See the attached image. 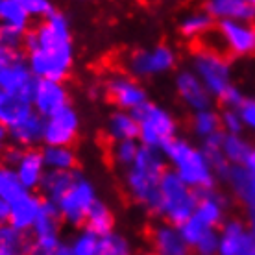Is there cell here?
Wrapping results in <instances>:
<instances>
[{
  "instance_id": "obj_6",
  "label": "cell",
  "mask_w": 255,
  "mask_h": 255,
  "mask_svg": "<svg viewBox=\"0 0 255 255\" xmlns=\"http://www.w3.org/2000/svg\"><path fill=\"white\" fill-rule=\"evenodd\" d=\"M137 122H139V140L140 146L152 148L163 152L176 137H179V124L178 119L168 108L155 102H148L137 113Z\"/></svg>"
},
{
  "instance_id": "obj_26",
  "label": "cell",
  "mask_w": 255,
  "mask_h": 255,
  "mask_svg": "<svg viewBox=\"0 0 255 255\" xmlns=\"http://www.w3.org/2000/svg\"><path fill=\"white\" fill-rule=\"evenodd\" d=\"M43 163L46 172H72L78 170V155L72 146H43Z\"/></svg>"
},
{
  "instance_id": "obj_31",
  "label": "cell",
  "mask_w": 255,
  "mask_h": 255,
  "mask_svg": "<svg viewBox=\"0 0 255 255\" xmlns=\"http://www.w3.org/2000/svg\"><path fill=\"white\" fill-rule=\"evenodd\" d=\"M252 144L243 135H226L222 139V155L231 166H243L252 152Z\"/></svg>"
},
{
  "instance_id": "obj_15",
  "label": "cell",
  "mask_w": 255,
  "mask_h": 255,
  "mask_svg": "<svg viewBox=\"0 0 255 255\" xmlns=\"http://www.w3.org/2000/svg\"><path fill=\"white\" fill-rule=\"evenodd\" d=\"M43 198L37 192L22 191L19 196L9 202V213H7V224L15 231L30 235L33 226L37 222L41 207H43Z\"/></svg>"
},
{
  "instance_id": "obj_19",
  "label": "cell",
  "mask_w": 255,
  "mask_h": 255,
  "mask_svg": "<svg viewBox=\"0 0 255 255\" xmlns=\"http://www.w3.org/2000/svg\"><path fill=\"white\" fill-rule=\"evenodd\" d=\"M215 19L255 24V0H209L204 7Z\"/></svg>"
},
{
  "instance_id": "obj_3",
  "label": "cell",
  "mask_w": 255,
  "mask_h": 255,
  "mask_svg": "<svg viewBox=\"0 0 255 255\" xmlns=\"http://www.w3.org/2000/svg\"><path fill=\"white\" fill-rule=\"evenodd\" d=\"M163 155L168 165V170H172L192 191H215L218 181L217 174L213 170L202 146L191 142V139L187 137H176L163 150Z\"/></svg>"
},
{
  "instance_id": "obj_36",
  "label": "cell",
  "mask_w": 255,
  "mask_h": 255,
  "mask_svg": "<svg viewBox=\"0 0 255 255\" xmlns=\"http://www.w3.org/2000/svg\"><path fill=\"white\" fill-rule=\"evenodd\" d=\"M67 244H69L72 255H98L100 237L95 235L93 231L82 228L72 235V239Z\"/></svg>"
},
{
  "instance_id": "obj_13",
  "label": "cell",
  "mask_w": 255,
  "mask_h": 255,
  "mask_svg": "<svg viewBox=\"0 0 255 255\" xmlns=\"http://www.w3.org/2000/svg\"><path fill=\"white\" fill-rule=\"evenodd\" d=\"M70 106V93L65 82L37 80L32 93V108L43 119L56 115L58 111Z\"/></svg>"
},
{
  "instance_id": "obj_40",
  "label": "cell",
  "mask_w": 255,
  "mask_h": 255,
  "mask_svg": "<svg viewBox=\"0 0 255 255\" xmlns=\"http://www.w3.org/2000/svg\"><path fill=\"white\" fill-rule=\"evenodd\" d=\"M191 250L192 255H218V230H209Z\"/></svg>"
},
{
  "instance_id": "obj_45",
  "label": "cell",
  "mask_w": 255,
  "mask_h": 255,
  "mask_svg": "<svg viewBox=\"0 0 255 255\" xmlns=\"http://www.w3.org/2000/svg\"><path fill=\"white\" fill-rule=\"evenodd\" d=\"M22 58H24L22 50H15V48H7V46L0 45V70L7 69L9 65L17 63Z\"/></svg>"
},
{
  "instance_id": "obj_49",
  "label": "cell",
  "mask_w": 255,
  "mask_h": 255,
  "mask_svg": "<svg viewBox=\"0 0 255 255\" xmlns=\"http://www.w3.org/2000/svg\"><path fill=\"white\" fill-rule=\"evenodd\" d=\"M241 255H255V237L250 235L248 243L244 246V250L241 252Z\"/></svg>"
},
{
  "instance_id": "obj_46",
  "label": "cell",
  "mask_w": 255,
  "mask_h": 255,
  "mask_svg": "<svg viewBox=\"0 0 255 255\" xmlns=\"http://www.w3.org/2000/svg\"><path fill=\"white\" fill-rule=\"evenodd\" d=\"M22 152L24 150H20V148H17V146H9L7 148V152L2 155V161H4V166H9V168H13V166L19 163V159H20V155H22Z\"/></svg>"
},
{
  "instance_id": "obj_33",
  "label": "cell",
  "mask_w": 255,
  "mask_h": 255,
  "mask_svg": "<svg viewBox=\"0 0 255 255\" xmlns=\"http://www.w3.org/2000/svg\"><path fill=\"white\" fill-rule=\"evenodd\" d=\"M98 255H133V244L121 231H109L100 237Z\"/></svg>"
},
{
  "instance_id": "obj_37",
  "label": "cell",
  "mask_w": 255,
  "mask_h": 255,
  "mask_svg": "<svg viewBox=\"0 0 255 255\" xmlns=\"http://www.w3.org/2000/svg\"><path fill=\"white\" fill-rule=\"evenodd\" d=\"M22 191H24V189L20 187L19 179H17V176L13 172V168L0 165V198L6 200L7 204H9V202L15 200Z\"/></svg>"
},
{
  "instance_id": "obj_48",
  "label": "cell",
  "mask_w": 255,
  "mask_h": 255,
  "mask_svg": "<svg viewBox=\"0 0 255 255\" xmlns=\"http://www.w3.org/2000/svg\"><path fill=\"white\" fill-rule=\"evenodd\" d=\"M7 213H9V205H7L6 200L0 198V226L7 224Z\"/></svg>"
},
{
  "instance_id": "obj_17",
  "label": "cell",
  "mask_w": 255,
  "mask_h": 255,
  "mask_svg": "<svg viewBox=\"0 0 255 255\" xmlns=\"http://www.w3.org/2000/svg\"><path fill=\"white\" fill-rule=\"evenodd\" d=\"M150 246L155 255H192L178 226L159 220L150 230Z\"/></svg>"
},
{
  "instance_id": "obj_22",
  "label": "cell",
  "mask_w": 255,
  "mask_h": 255,
  "mask_svg": "<svg viewBox=\"0 0 255 255\" xmlns=\"http://www.w3.org/2000/svg\"><path fill=\"white\" fill-rule=\"evenodd\" d=\"M230 187L231 194L244 209L255 211V174L246 166H231L228 178L224 179Z\"/></svg>"
},
{
  "instance_id": "obj_29",
  "label": "cell",
  "mask_w": 255,
  "mask_h": 255,
  "mask_svg": "<svg viewBox=\"0 0 255 255\" xmlns=\"http://www.w3.org/2000/svg\"><path fill=\"white\" fill-rule=\"evenodd\" d=\"M85 230L93 231L95 235L102 237L109 231L115 230V215L104 200H96L93 207L87 213V218H85V224H83Z\"/></svg>"
},
{
  "instance_id": "obj_47",
  "label": "cell",
  "mask_w": 255,
  "mask_h": 255,
  "mask_svg": "<svg viewBox=\"0 0 255 255\" xmlns=\"http://www.w3.org/2000/svg\"><path fill=\"white\" fill-rule=\"evenodd\" d=\"M11 146V137H9V129L4 124H0V157L7 152V148Z\"/></svg>"
},
{
  "instance_id": "obj_4",
  "label": "cell",
  "mask_w": 255,
  "mask_h": 255,
  "mask_svg": "<svg viewBox=\"0 0 255 255\" xmlns=\"http://www.w3.org/2000/svg\"><path fill=\"white\" fill-rule=\"evenodd\" d=\"M189 69L200 78L213 98L220 96L233 85V69L231 59L215 45H202L191 54Z\"/></svg>"
},
{
  "instance_id": "obj_27",
  "label": "cell",
  "mask_w": 255,
  "mask_h": 255,
  "mask_svg": "<svg viewBox=\"0 0 255 255\" xmlns=\"http://www.w3.org/2000/svg\"><path fill=\"white\" fill-rule=\"evenodd\" d=\"M78 172L80 170H72V172H46L45 179L41 183V198L45 202H50V204H58L59 198L63 196L65 192L69 191V187L74 183Z\"/></svg>"
},
{
  "instance_id": "obj_5",
  "label": "cell",
  "mask_w": 255,
  "mask_h": 255,
  "mask_svg": "<svg viewBox=\"0 0 255 255\" xmlns=\"http://www.w3.org/2000/svg\"><path fill=\"white\" fill-rule=\"evenodd\" d=\"M196 204L198 192L185 185L172 170H166L159 185V200H157L155 217H159L163 222L174 224L179 228L194 215Z\"/></svg>"
},
{
  "instance_id": "obj_24",
  "label": "cell",
  "mask_w": 255,
  "mask_h": 255,
  "mask_svg": "<svg viewBox=\"0 0 255 255\" xmlns=\"http://www.w3.org/2000/svg\"><path fill=\"white\" fill-rule=\"evenodd\" d=\"M106 137L111 142L137 140V137H139V122H137L135 113L115 109L106 121Z\"/></svg>"
},
{
  "instance_id": "obj_2",
  "label": "cell",
  "mask_w": 255,
  "mask_h": 255,
  "mask_svg": "<svg viewBox=\"0 0 255 255\" xmlns=\"http://www.w3.org/2000/svg\"><path fill=\"white\" fill-rule=\"evenodd\" d=\"M168 170L165 155L159 150L140 146L139 155L122 174L124 191L133 204L155 215L161 179Z\"/></svg>"
},
{
  "instance_id": "obj_30",
  "label": "cell",
  "mask_w": 255,
  "mask_h": 255,
  "mask_svg": "<svg viewBox=\"0 0 255 255\" xmlns=\"http://www.w3.org/2000/svg\"><path fill=\"white\" fill-rule=\"evenodd\" d=\"M191 131L198 140L204 142L213 135L220 133V113L213 108L196 111L191 115Z\"/></svg>"
},
{
  "instance_id": "obj_51",
  "label": "cell",
  "mask_w": 255,
  "mask_h": 255,
  "mask_svg": "<svg viewBox=\"0 0 255 255\" xmlns=\"http://www.w3.org/2000/svg\"><path fill=\"white\" fill-rule=\"evenodd\" d=\"M246 226H248L250 233L255 237V211H250L248 213V222H246Z\"/></svg>"
},
{
  "instance_id": "obj_35",
  "label": "cell",
  "mask_w": 255,
  "mask_h": 255,
  "mask_svg": "<svg viewBox=\"0 0 255 255\" xmlns=\"http://www.w3.org/2000/svg\"><path fill=\"white\" fill-rule=\"evenodd\" d=\"M32 246L30 235L15 231L9 226H2V252L13 255H28Z\"/></svg>"
},
{
  "instance_id": "obj_44",
  "label": "cell",
  "mask_w": 255,
  "mask_h": 255,
  "mask_svg": "<svg viewBox=\"0 0 255 255\" xmlns=\"http://www.w3.org/2000/svg\"><path fill=\"white\" fill-rule=\"evenodd\" d=\"M244 98H246V96L243 95V91L239 89L237 85H231L230 89L226 91L218 100L222 102L224 109H239L241 108V104L244 102Z\"/></svg>"
},
{
  "instance_id": "obj_56",
  "label": "cell",
  "mask_w": 255,
  "mask_h": 255,
  "mask_svg": "<svg viewBox=\"0 0 255 255\" xmlns=\"http://www.w3.org/2000/svg\"><path fill=\"white\" fill-rule=\"evenodd\" d=\"M2 96H4V93H2V89H0V100H2Z\"/></svg>"
},
{
  "instance_id": "obj_55",
  "label": "cell",
  "mask_w": 255,
  "mask_h": 255,
  "mask_svg": "<svg viewBox=\"0 0 255 255\" xmlns=\"http://www.w3.org/2000/svg\"><path fill=\"white\" fill-rule=\"evenodd\" d=\"M142 255H155V254H153L152 250H150V252H146V254H142Z\"/></svg>"
},
{
  "instance_id": "obj_20",
  "label": "cell",
  "mask_w": 255,
  "mask_h": 255,
  "mask_svg": "<svg viewBox=\"0 0 255 255\" xmlns=\"http://www.w3.org/2000/svg\"><path fill=\"white\" fill-rule=\"evenodd\" d=\"M13 172H15L20 187L24 191H39L46 174V166L43 163L41 150H24L19 163L13 166Z\"/></svg>"
},
{
  "instance_id": "obj_32",
  "label": "cell",
  "mask_w": 255,
  "mask_h": 255,
  "mask_svg": "<svg viewBox=\"0 0 255 255\" xmlns=\"http://www.w3.org/2000/svg\"><path fill=\"white\" fill-rule=\"evenodd\" d=\"M33 111L32 104L24 102V100H17V98H9V96H2L0 100V124L9 129L13 124L22 121L26 115H30Z\"/></svg>"
},
{
  "instance_id": "obj_16",
  "label": "cell",
  "mask_w": 255,
  "mask_h": 255,
  "mask_svg": "<svg viewBox=\"0 0 255 255\" xmlns=\"http://www.w3.org/2000/svg\"><path fill=\"white\" fill-rule=\"evenodd\" d=\"M35 83H37V78L33 76L24 58L9 65L7 69L0 70V89L9 98L32 104V93Z\"/></svg>"
},
{
  "instance_id": "obj_10",
  "label": "cell",
  "mask_w": 255,
  "mask_h": 255,
  "mask_svg": "<svg viewBox=\"0 0 255 255\" xmlns=\"http://www.w3.org/2000/svg\"><path fill=\"white\" fill-rule=\"evenodd\" d=\"M215 35L218 39V50L226 56L246 58L255 54V24L220 20L215 26Z\"/></svg>"
},
{
  "instance_id": "obj_50",
  "label": "cell",
  "mask_w": 255,
  "mask_h": 255,
  "mask_svg": "<svg viewBox=\"0 0 255 255\" xmlns=\"http://www.w3.org/2000/svg\"><path fill=\"white\" fill-rule=\"evenodd\" d=\"M244 166L248 168L250 172H254V174H255V146L252 148V152H250L248 159H246V163H244Z\"/></svg>"
},
{
  "instance_id": "obj_41",
  "label": "cell",
  "mask_w": 255,
  "mask_h": 255,
  "mask_svg": "<svg viewBox=\"0 0 255 255\" xmlns=\"http://www.w3.org/2000/svg\"><path fill=\"white\" fill-rule=\"evenodd\" d=\"M179 231H181V235H183V239H185V243L192 248V246L196 244L198 239L209 231V228L204 226V224L200 222V220H196L194 217H191L187 222H183L181 226H179Z\"/></svg>"
},
{
  "instance_id": "obj_25",
  "label": "cell",
  "mask_w": 255,
  "mask_h": 255,
  "mask_svg": "<svg viewBox=\"0 0 255 255\" xmlns=\"http://www.w3.org/2000/svg\"><path fill=\"white\" fill-rule=\"evenodd\" d=\"M215 19L205 9H191L179 19V33L189 41L207 37L211 32H215Z\"/></svg>"
},
{
  "instance_id": "obj_1",
  "label": "cell",
  "mask_w": 255,
  "mask_h": 255,
  "mask_svg": "<svg viewBox=\"0 0 255 255\" xmlns=\"http://www.w3.org/2000/svg\"><path fill=\"white\" fill-rule=\"evenodd\" d=\"M24 59L37 80L65 82L76 63V48L70 20L63 11H56L41 20L24 35Z\"/></svg>"
},
{
  "instance_id": "obj_21",
  "label": "cell",
  "mask_w": 255,
  "mask_h": 255,
  "mask_svg": "<svg viewBox=\"0 0 255 255\" xmlns=\"http://www.w3.org/2000/svg\"><path fill=\"white\" fill-rule=\"evenodd\" d=\"M43 133H45V119L35 111L9 128L11 144L20 150H37L39 144H43Z\"/></svg>"
},
{
  "instance_id": "obj_7",
  "label": "cell",
  "mask_w": 255,
  "mask_h": 255,
  "mask_svg": "<svg viewBox=\"0 0 255 255\" xmlns=\"http://www.w3.org/2000/svg\"><path fill=\"white\" fill-rule=\"evenodd\" d=\"M179 61L178 50L174 46L159 43L153 46L135 48L124 59V69L135 80H153V78L166 76L176 70Z\"/></svg>"
},
{
  "instance_id": "obj_14",
  "label": "cell",
  "mask_w": 255,
  "mask_h": 255,
  "mask_svg": "<svg viewBox=\"0 0 255 255\" xmlns=\"http://www.w3.org/2000/svg\"><path fill=\"white\" fill-rule=\"evenodd\" d=\"M174 89H176L179 102L183 104L191 113L213 108V96L191 69H179L176 72Z\"/></svg>"
},
{
  "instance_id": "obj_9",
  "label": "cell",
  "mask_w": 255,
  "mask_h": 255,
  "mask_svg": "<svg viewBox=\"0 0 255 255\" xmlns=\"http://www.w3.org/2000/svg\"><path fill=\"white\" fill-rule=\"evenodd\" d=\"M102 89L109 102L115 106V109L128 111V113H137L150 102L146 87L139 80L121 70H115L106 76Z\"/></svg>"
},
{
  "instance_id": "obj_54",
  "label": "cell",
  "mask_w": 255,
  "mask_h": 255,
  "mask_svg": "<svg viewBox=\"0 0 255 255\" xmlns=\"http://www.w3.org/2000/svg\"><path fill=\"white\" fill-rule=\"evenodd\" d=\"M0 255H13V254H7V252H2V250H0Z\"/></svg>"
},
{
  "instance_id": "obj_52",
  "label": "cell",
  "mask_w": 255,
  "mask_h": 255,
  "mask_svg": "<svg viewBox=\"0 0 255 255\" xmlns=\"http://www.w3.org/2000/svg\"><path fill=\"white\" fill-rule=\"evenodd\" d=\"M54 255H72V252H70V248H69V244L67 243H63L61 246H59L56 252H54Z\"/></svg>"
},
{
  "instance_id": "obj_28",
  "label": "cell",
  "mask_w": 255,
  "mask_h": 255,
  "mask_svg": "<svg viewBox=\"0 0 255 255\" xmlns=\"http://www.w3.org/2000/svg\"><path fill=\"white\" fill-rule=\"evenodd\" d=\"M0 24H6L22 33L32 30V19L26 11L22 0H0Z\"/></svg>"
},
{
  "instance_id": "obj_8",
  "label": "cell",
  "mask_w": 255,
  "mask_h": 255,
  "mask_svg": "<svg viewBox=\"0 0 255 255\" xmlns=\"http://www.w3.org/2000/svg\"><path fill=\"white\" fill-rule=\"evenodd\" d=\"M96 200H98V194H96L95 183L85 174L78 172L74 183L56 204L61 222L70 228H83L87 213Z\"/></svg>"
},
{
  "instance_id": "obj_11",
  "label": "cell",
  "mask_w": 255,
  "mask_h": 255,
  "mask_svg": "<svg viewBox=\"0 0 255 255\" xmlns=\"http://www.w3.org/2000/svg\"><path fill=\"white\" fill-rule=\"evenodd\" d=\"M61 226H63V222H61V217L58 213V207L50 202H43L37 222L33 226V230L30 231L32 248L46 252V254H54L63 244Z\"/></svg>"
},
{
  "instance_id": "obj_34",
  "label": "cell",
  "mask_w": 255,
  "mask_h": 255,
  "mask_svg": "<svg viewBox=\"0 0 255 255\" xmlns=\"http://www.w3.org/2000/svg\"><path fill=\"white\" fill-rule=\"evenodd\" d=\"M140 144L139 140H121V142H111L109 144V161L117 166L126 170L128 166L135 161L139 155Z\"/></svg>"
},
{
  "instance_id": "obj_38",
  "label": "cell",
  "mask_w": 255,
  "mask_h": 255,
  "mask_svg": "<svg viewBox=\"0 0 255 255\" xmlns=\"http://www.w3.org/2000/svg\"><path fill=\"white\" fill-rule=\"evenodd\" d=\"M22 4H24L30 19H35L39 22L46 20L48 17H52L54 13L58 11L50 0H22Z\"/></svg>"
},
{
  "instance_id": "obj_43",
  "label": "cell",
  "mask_w": 255,
  "mask_h": 255,
  "mask_svg": "<svg viewBox=\"0 0 255 255\" xmlns=\"http://www.w3.org/2000/svg\"><path fill=\"white\" fill-rule=\"evenodd\" d=\"M237 111L241 115L244 129H250L252 133H255V98L246 96L244 102L241 104V108L237 109Z\"/></svg>"
},
{
  "instance_id": "obj_42",
  "label": "cell",
  "mask_w": 255,
  "mask_h": 255,
  "mask_svg": "<svg viewBox=\"0 0 255 255\" xmlns=\"http://www.w3.org/2000/svg\"><path fill=\"white\" fill-rule=\"evenodd\" d=\"M26 33L13 30L6 24H0V45L7 46V48H15V50H22V43H24Z\"/></svg>"
},
{
  "instance_id": "obj_39",
  "label": "cell",
  "mask_w": 255,
  "mask_h": 255,
  "mask_svg": "<svg viewBox=\"0 0 255 255\" xmlns=\"http://www.w3.org/2000/svg\"><path fill=\"white\" fill-rule=\"evenodd\" d=\"M243 121L237 109H224L220 113V131L226 135H243Z\"/></svg>"
},
{
  "instance_id": "obj_23",
  "label": "cell",
  "mask_w": 255,
  "mask_h": 255,
  "mask_svg": "<svg viewBox=\"0 0 255 255\" xmlns=\"http://www.w3.org/2000/svg\"><path fill=\"white\" fill-rule=\"evenodd\" d=\"M248 226L239 218H228L218 230V255H241L250 239Z\"/></svg>"
},
{
  "instance_id": "obj_18",
  "label": "cell",
  "mask_w": 255,
  "mask_h": 255,
  "mask_svg": "<svg viewBox=\"0 0 255 255\" xmlns=\"http://www.w3.org/2000/svg\"><path fill=\"white\" fill-rule=\"evenodd\" d=\"M228 207H230L228 196L218 192L217 189L207 192H198V204L192 217L200 220L204 226H207L209 230H220V226L228 220L226 218Z\"/></svg>"
},
{
  "instance_id": "obj_12",
  "label": "cell",
  "mask_w": 255,
  "mask_h": 255,
  "mask_svg": "<svg viewBox=\"0 0 255 255\" xmlns=\"http://www.w3.org/2000/svg\"><path fill=\"white\" fill-rule=\"evenodd\" d=\"M82 129V121L72 106L45 119L43 146H72Z\"/></svg>"
},
{
  "instance_id": "obj_53",
  "label": "cell",
  "mask_w": 255,
  "mask_h": 255,
  "mask_svg": "<svg viewBox=\"0 0 255 255\" xmlns=\"http://www.w3.org/2000/svg\"><path fill=\"white\" fill-rule=\"evenodd\" d=\"M0 250H2V226H0Z\"/></svg>"
}]
</instances>
